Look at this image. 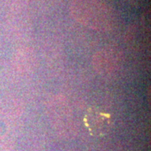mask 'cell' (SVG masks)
I'll return each instance as SVG.
<instances>
[{
  "label": "cell",
  "instance_id": "6da1fadb",
  "mask_svg": "<svg viewBox=\"0 0 151 151\" xmlns=\"http://www.w3.org/2000/svg\"><path fill=\"white\" fill-rule=\"evenodd\" d=\"M70 14L76 21L97 31H109L114 26L113 9L98 0H74Z\"/></svg>",
  "mask_w": 151,
  "mask_h": 151
},
{
  "label": "cell",
  "instance_id": "7a4b0ae2",
  "mask_svg": "<svg viewBox=\"0 0 151 151\" xmlns=\"http://www.w3.org/2000/svg\"><path fill=\"white\" fill-rule=\"evenodd\" d=\"M84 123L89 133L95 137L108 134L113 126L111 115L90 108L84 117Z\"/></svg>",
  "mask_w": 151,
  "mask_h": 151
},
{
  "label": "cell",
  "instance_id": "3957f363",
  "mask_svg": "<svg viewBox=\"0 0 151 151\" xmlns=\"http://www.w3.org/2000/svg\"><path fill=\"white\" fill-rule=\"evenodd\" d=\"M94 66L102 74H108L115 71L119 66V57L115 51L103 50L97 52L93 57Z\"/></svg>",
  "mask_w": 151,
  "mask_h": 151
}]
</instances>
